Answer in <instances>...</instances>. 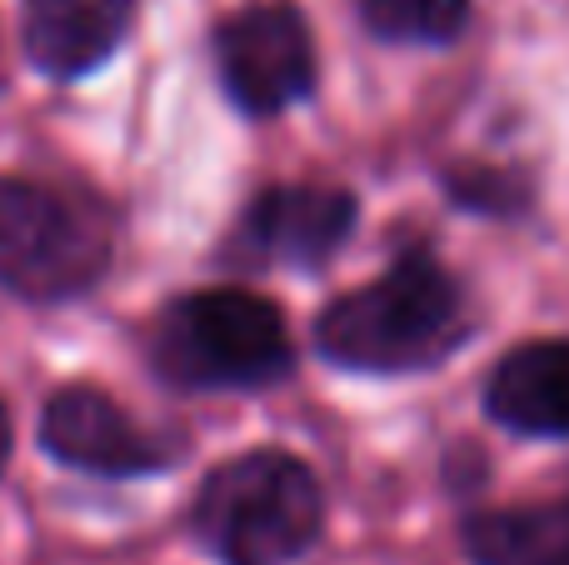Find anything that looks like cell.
<instances>
[{
    "mask_svg": "<svg viewBox=\"0 0 569 565\" xmlns=\"http://www.w3.org/2000/svg\"><path fill=\"white\" fill-rule=\"evenodd\" d=\"M465 340V300L430 256H405L380 280L340 296L315 326V346L345 370H425Z\"/></svg>",
    "mask_w": 569,
    "mask_h": 565,
    "instance_id": "6da1fadb",
    "label": "cell"
},
{
    "mask_svg": "<svg viewBox=\"0 0 569 565\" xmlns=\"http://www.w3.org/2000/svg\"><path fill=\"white\" fill-rule=\"evenodd\" d=\"M325 500L290 450H246L210 470L196 496V536L220 565H284L320 536Z\"/></svg>",
    "mask_w": 569,
    "mask_h": 565,
    "instance_id": "7a4b0ae2",
    "label": "cell"
},
{
    "mask_svg": "<svg viewBox=\"0 0 569 565\" xmlns=\"http://www.w3.org/2000/svg\"><path fill=\"white\" fill-rule=\"evenodd\" d=\"M156 360L180 386H266L290 370V330L256 290H200L160 320Z\"/></svg>",
    "mask_w": 569,
    "mask_h": 565,
    "instance_id": "3957f363",
    "label": "cell"
},
{
    "mask_svg": "<svg viewBox=\"0 0 569 565\" xmlns=\"http://www.w3.org/2000/svg\"><path fill=\"white\" fill-rule=\"evenodd\" d=\"M106 240L50 190L0 176V286L30 300H66L96 286Z\"/></svg>",
    "mask_w": 569,
    "mask_h": 565,
    "instance_id": "277c9868",
    "label": "cell"
},
{
    "mask_svg": "<svg viewBox=\"0 0 569 565\" xmlns=\"http://www.w3.org/2000/svg\"><path fill=\"white\" fill-rule=\"evenodd\" d=\"M216 60L230 100L250 116H280L315 86L310 26L284 0L246 6L240 16H230L216 36Z\"/></svg>",
    "mask_w": 569,
    "mask_h": 565,
    "instance_id": "5b68a950",
    "label": "cell"
},
{
    "mask_svg": "<svg viewBox=\"0 0 569 565\" xmlns=\"http://www.w3.org/2000/svg\"><path fill=\"white\" fill-rule=\"evenodd\" d=\"M40 446L60 460V466L90 470V476H146L170 460L150 430H140L106 390L96 386H66L46 400L40 410Z\"/></svg>",
    "mask_w": 569,
    "mask_h": 565,
    "instance_id": "8992f818",
    "label": "cell"
},
{
    "mask_svg": "<svg viewBox=\"0 0 569 565\" xmlns=\"http://www.w3.org/2000/svg\"><path fill=\"white\" fill-rule=\"evenodd\" d=\"M136 0H26V56L56 80H80L120 50Z\"/></svg>",
    "mask_w": 569,
    "mask_h": 565,
    "instance_id": "52a82bcc",
    "label": "cell"
},
{
    "mask_svg": "<svg viewBox=\"0 0 569 565\" xmlns=\"http://www.w3.org/2000/svg\"><path fill=\"white\" fill-rule=\"evenodd\" d=\"M355 226V196L335 186H276L250 210V240L284 266H320Z\"/></svg>",
    "mask_w": 569,
    "mask_h": 565,
    "instance_id": "ba28073f",
    "label": "cell"
},
{
    "mask_svg": "<svg viewBox=\"0 0 569 565\" xmlns=\"http://www.w3.org/2000/svg\"><path fill=\"white\" fill-rule=\"evenodd\" d=\"M485 406L520 436H569V340H535L495 366Z\"/></svg>",
    "mask_w": 569,
    "mask_h": 565,
    "instance_id": "9c48e42d",
    "label": "cell"
},
{
    "mask_svg": "<svg viewBox=\"0 0 569 565\" xmlns=\"http://www.w3.org/2000/svg\"><path fill=\"white\" fill-rule=\"evenodd\" d=\"M465 551L475 565H569V500L470 516Z\"/></svg>",
    "mask_w": 569,
    "mask_h": 565,
    "instance_id": "30bf717a",
    "label": "cell"
},
{
    "mask_svg": "<svg viewBox=\"0 0 569 565\" xmlns=\"http://www.w3.org/2000/svg\"><path fill=\"white\" fill-rule=\"evenodd\" d=\"M365 30L400 46H445L465 30L470 0H355Z\"/></svg>",
    "mask_w": 569,
    "mask_h": 565,
    "instance_id": "8fae6325",
    "label": "cell"
},
{
    "mask_svg": "<svg viewBox=\"0 0 569 565\" xmlns=\"http://www.w3.org/2000/svg\"><path fill=\"white\" fill-rule=\"evenodd\" d=\"M6 460H10V416L0 406V470H6Z\"/></svg>",
    "mask_w": 569,
    "mask_h": 565,
    "instance_id": "7c38bea8",
    "label": "cell"
}]
</instances>
